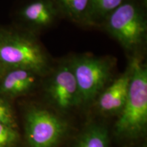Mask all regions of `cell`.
I'll list each match as a JSON object with an SVG mask.
<instances>
[{"mask_svg": "<svg viewBox=\"0 0 147 147\" xmlns=\"http://www.w3.org/2000/svg\"><path fill=\"white\" fill-rule=\"evenodd\" d=\"M131 78L129 65L118 78L106 88L98 99L99 108L108 113L120 112L123 109L127 97Z\"/></svg>", "mask_w": 147, "mask_h": 147, "instance_id": "cell-9", "label": "cell"}, {"mask_svg": "<svg viewBox=\"0 0 147 147\" xmlns=\"http://www.w3.org/2000/svg\"><path fill=\"white\" fill-rule=\"evenodd\" d=\"M83 104L89 103L104 89L112 76L115 62L112 58L78 55L68 61Z\"/></svg>", "mask_w": 147, "mask_h": 147, "instance_id": "cell-4", "label": "cell"}, {"mask_svg": "<svg viewBox=\"0 0 147 147\" xmlns=\"http://www.w3.org/2000/svg\"><path fill=\"white\" fill-rule=\"evenodd\" d=\"M131 78L126 102L115 123L118 135L134 138L144 131L147 125V68L138 58L129 64Z\"/></svg>", "mask_w": 147, "mask_h": 147, "instance_id": "cell-2", "label": "cell"}, {"mask_svg": "<svg viewBox=\"0 0 147 147\" xmlns=\"http://www.w3.org/2000/svg\"><path fill=\"white\" fill-rule=\"evenodd\" d=\"M25 128L30 147H54L65 134L67 125L54 113L32 106L25 113Z\"/></svg>", "mask_w": 147, "mask_h": 147, "instance_id": "cell-5", "label": "cell"}, {"mask_svg": "<svg viewBox=\"0 0 147 147\" xmlns=\"http://www.w3.org/2000/svg\"><path fill=\"white\" fill-rule=\"evenodd\" d=\"M107 32L127 50L144 42L147 31L144 12L134 0H125L106 18Z\"/></svg>", "mask_w": 147, "mask_h": 147, "instance_id": "cell-3", "label": "cell"}, {"mask_svg": "<svg viewBox=\"0 0 147 147\" xmlns=\"http://www.w3.org/2000/svg\"><path fill=\"white\" fill-rule=\"evenodd\" d=\"M3 71V69H2V67H1V65H0V76H1V75L2 74Z\"/></svg>", "mask_w": 147, "mask_h": 147, "instance_id": "cell-15", "label": "cell"}, {"mask_svg": "<svg viewBox=\"0 0 147 147\" xmlns=\"http://www.w3.org/2000/svg\"><path fill=\"white\" fill-rule=\"evenodd\" d=\"M59 13L53 0H31L19 9L20 20L35 28H47L54 23Z\"/></svg>", "mask_w": 147, "mask_h": 147, "instance_id": "cell-8", "label": "cell"}, {"mask_svg": "<svg viewBox=\"0 0 147 147\" xmlns=\"http://www.w3.org/2000/svg\"><path fill=\"white\" fill-rule=\"evenodd\" d=\"M59 12L77 23H89L91 0H53Z\"/></svg>", "mask_w": 147, "mask_h": 147, "instance_id": "cell-10", "label": "cell"}, {"mask_svg": "<svg viewBox=\"0 0 147 147\" xmlns=\"http://www.w3.org/2000/svg\"><path fill=\"white\" fill-rule=\"evenodd\" d=\"M18 138L16 128L0 123V147H13L18 142Z\"/></svg>", "mask_w": 147, "mask_h": 147, "instance_id": "cell-13", "label": "cell"}, {"mask_svg": "<svg viewBox=\"0 0 147 147\" xmlns=\"http://www.w3.org/2000/svg\"><path fill=\"white\" fill-rule=\"evenodd\" d=\"M0 123L16 128L15 115L6 99L0 97Z\"/></svg>", "mask_w": 147, "mask_h": 147, "instance_id": "cell-14", "label": "cell"}, {"mask_svg": "<svg viewBox=\"0 0 147 147\" xmlns=\"http://www.w3.org/2000/svg\"><path fill=\"white\" fill-rule=\"evenodd\" d=\"M0 65L3 71L25 68L40 76L49 74L50 61L45 49L30 34L0 29Z\"/></svg>", "mask_w": 147, "mask_h": 147, "instance_id": "cell-1", "label": "cell"}, {"mask_svg": "<svg viewBox=\"0 0 147 147\" xmlns=\"http://www.w3.org/2000/svg\"><path fill=\"white\" fill-rule=\"evenodd\" d=\"M125 0H91L89 23L106 18Z\"/></svg>", "mask_w": 147, "mask_h": 147, "instance_id": "cell-12", "label": "cell"}, {"mask_svg": "<svg viewBox=\"0 0 147 147\" xmlns=\"http://www.w3.org/2000/svg\"><path fill=\"white\" fill-rule=\"evenodd\" d=\"M108 130L105 127L93 125L84 131L76 147H108Z\"/></svg>", "mask_w": 147, "mask_h": 147, "instance_id": "cell-11", "label": "cell"}, {"mask_svg": "<svg viewBox=\"0 0 147 147\" xmlns=\"http://www.w3.org/2000/svg\"><path fill=\"white\" fill-rule=\"evenodd\" d=\"M41 76L25 68L5 69L0 76V97L4 99L22 96L38 85Z\"/></svg>", "mask_w": 147, "mask_h": 147, "instance_id": "cell-7", "label": "cell"}, {"mask_svg": "<svg viewBox=\"0 0 147 147\" xmlns=\"http://www.w3.org/2000/svg\"><path fill=\"white\" fill-rule=\"evenodd\" d=\"M47 91L53 104L61 110L82 104L78 84L68 61L61 64L51 74Z\"/></svg>", "mask_w": 147, "mask_h": 147, "instance_id": "cell-6", "label": "cell"}]
</instances>
